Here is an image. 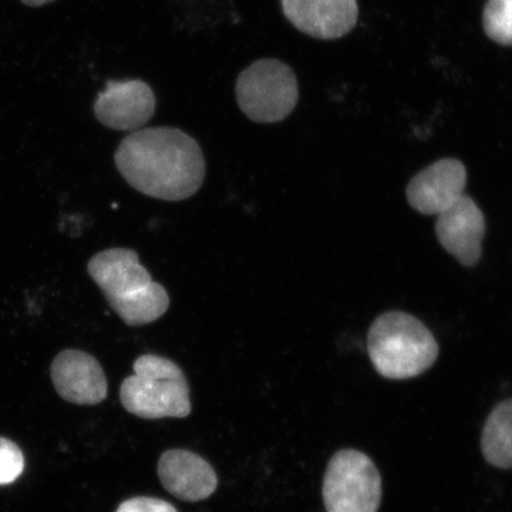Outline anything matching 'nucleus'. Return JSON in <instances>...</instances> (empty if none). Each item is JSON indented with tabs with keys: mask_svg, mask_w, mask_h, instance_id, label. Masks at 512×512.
<instances>
[{
	"mask_svg": "<svg viewBox=\"0 0 512 512\" xmlns=\"http://www.w3.org/2000/svg\"><path fill=\"white\" fill-rule=\"evenodd\" d=\"M114 162L132 188L163 201L187 200L206 177L200 145L175 127L131 132L115 151Z\"/></svg>",
	"mask_w": 512,
	"mask_h": 512,
	"instance_id": "obj_1",
	"label": "nucleus"
},
{
	"mask_svg": "<svg viewBox=\"0 0 512 512\" xmlns=\"http://www.w3.org/2000/svg\"><path fill=\"white\" fill-rule=\"evenodd\" d=\"M87 271L104 292L112 310L128 326L156 322L169 310L168 291L153 281L133 249L111 248L95 254L88 262Z\"/></svg>",
	"mask_w": 512,
	"mask_h": 512,
	"instance_id": "obj_2",
	"label": "nucleus"
},
{
	"mask_svg": "<svg viewBox=\"0 0 512 512\" xmlns=\"http://www.w3.org/2000/svg\"><path fill=\"white\" fill-rule=\"evenodd\" d=\"M371 362L389 380H407L430 369L439 355L432 332L419 319L401 311L383 313L368 335Z\"/></svg>",
	"mask_w": 512,
	"mask_h": 512,
	"instance_id": "obj_3",
	"label": "nucleus"
},
{
	"mask_svg": "<svg viewBox=\"0 0 512 512\" xmlns=\"http://www.w3.org/2000/svg\"><path fill=\"white\" fill-rule=\"evenodd\" d=\"M133 370L120 387V400L128 413L149 420L190 415L187 377L174 361L145 354L137 358Z\"/></svg>",
	"mask_w": 512,
	"mask_h": 512,
	"instance_id": "obj_4",
	"label": "nucleus"
},
{
	"mask_svg": "<svg viewBox=\"0 0 512 512\" xmlns=\"http://www.w3.org/2000/svg\"><path fill=\"white\" fill-rule=\"evenodd\" d=\"M299 87L286 63L261 59L243 70L236 81V100L246 117L260 124L283 121L296 108Z\"/></svg>",
	"mask_w": 512,
	"mask_h": 512,
	"instance_id": "obj_5",
	"label": "nucleus"
},
{
	"mask_svg": "<svg viewBox=\"0 0 512 512\" xmlns=\"http://www.w3.org/2000/svg\"><path fill=\"white\" fill-rule=\"evenodd\" d=\"M382 497L381 476L373 460L356 450L331 458L323 483L328 512H377Z\"/></svg>",
	"mask_w": 512,
	"mask_h": 512,
	"instance_id": "obj_6",
	"label": "nucleus"
},
{
	"mask_svg": "<svg viewBox=\"0 0 512 512\" xmlns=\"http://www.w3.org/2000/svg\"><path fill=\"white\" fill-rule=\"evenodd\" d=\"M155 111L156 95L142 80L108 81L94 104L96 118L115 131H138Z\"/></svg>",
	"mask_w": 512,
	"mask_h": 512,
	"instance_id": "obj_7",
	"label": "nucleus"
},
{
	"mask_svg": "<svg viewBox=\"0 0 512 512\" xmlns=\"http://www.w3.org/2000/svg\"><path fill=\"white\" fill-rule=\"evenodd\" d=\"M56 392L75 405H98L107 398L104 369L88 352L68 349L54 358L50 368Z\"/></svg>",
	"mask_w": 512,
	"mask_h": 512,
	"instance_id": "obj_8",
	"label": "nucleus"
},
{
	"mask_svg": "<svg viewBox=\"0 0 512 512\" xmlns=\"http://www.w3.org/2000/svg\"><path fill=\"white\" fill-rule=\"evenodd\" d=\"M485 227L483 211L470 196L464 195L438 215L435 233L446 252L463 266L472 267L482 256Z\"/></svg>",
	"mask_w": 512,
	"mask_h": 512,
	"instance_id": "obj_9",
	"label": "nucleus"
},
{
	"mask_svg": "<svg viewBox=\"0 0 512 512\" xmlns=\"http://www.w3.org/2000/svg\"><path fill=\"white\" fill-rule=\"evenodd\" d=\"M467 172L458 159L446 158L413 177L407 187L411 207L424 215H440L465 195Z\"/></svg>",
	"mask_w": 512,
	"mask_h": 512,
	"instance_id": "obj_10",
	"label": "nucleus"
},
{
	"mask_svg": "<svg viewBox=\"0 0 512 512\" xmlns=\"http://www.w3.org/2000/svg\"><path fill=\"white\" fill-rule=\"evenodd\" d=\"M284 15L294 27L319 40H336L355 27L356 0H281Z\"/></svg>",
	"mask_w": 512,
	"mask_h": 512,
	"instance_id": "obj_11",
	"label": "nucleus"
},
{
	"mask_svg": "<svg viewBox=\"0 0 512 512\" xmlns=\"http://www.w3.org/2000/svg\"><path fill=\"white\" fill-rule=\"evenodd\" d=\"M158 476L172 496L185 502L209 498L219 483L213 466L187 450L164 452L159 459Z\"/></svg>",
	"mask_w": 512,
	"mask_h": 512,
	"instance_id": "obj_12",
	"label": "nucleus"
},
{
	"mask_svg": "<svg viewBox=\"0 0 512 512\" xmlns=\"http://www.w3.org/2000/svg\"><path fill=\"white\" fill-rule=\"evenodd\" d=\"M482 451L489 464L512 469V399L499 403L486 420Z\"/></svg>",
	"mask_w": 512,
	"mask_h": 512,
	"instance_id": "obj_13",
	"label": "nucleus"
},
{
	"mask_svg": "<svg viewBox=\"0 0 512 512\" xmlns=\"http://www.w3.org/2000/svg\"><path fill=\"white\" fill-rule=\"evenodd\" d=\"M483 24L486 35L502 46H512V0H489Z\"/></svg>",
	"mask_w": 512,
	"mask_h": 512,
	"instance_id": "obj_14",
	"label": "nucleus"
},
{
	"mask_svg": "<svg viewBox=\"0 0 512 512\" xmlns=\"http://www.w3.org/2000/svg\"><path fill=\"white\" fill-rule=\"evenodd\" d=\"M24 470V456L11 440L0 438V485L14 483Z\"/></svg>",
	"mask_w": 512,
	"mask_h": 512,
	"instance_id": "obj_15",
	"label": "nucleus"
},
{
	"mask_svg": "<svg viewBox=\"0 0 512 512\" xmlns=\"http://www.w3.org/2000/svg\"><path fill=\"white\" fill-rule=\"evenodd\" d=\"M117 512H177L174 505L152 497H134L121 503Z\"/></svg>",
	"mask_w": 512,
	"mask_h": 512,
	"instance_id": "obj_16",
	"label": "nucleus"
},
{
	"mask_svg": "<svg viewBox=\"0 0 512 512\" xmlns=\"http://www.w3.org/2000/svg\"><path fill=\"white\" fill-rule=\"evenodd\" d=\"M25 5L32 6V8H37V6H42L54 2V0H22Z\"/></svg>",
	"mask_w": 512,
	"mask_h": 512,
	"instance_id": "obj_17",
	"label": "nucleus"
}]
</instances>
